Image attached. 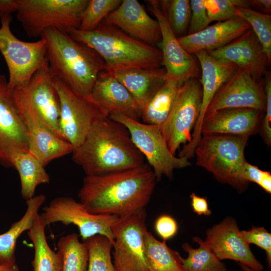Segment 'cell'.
Segmentation results:
<instances>
[{"label": "cell", "mask_w": 271, "mask_h": 271, "mask_svg": "<svg viewBox=\"0 0 271 271\" xmlns=\"http://www.w3.org/2000/svg\"><path fill=\"white\" fill-rule=\"evenodd\" d=\"M262 111L251 108H228L205 114L201 134L250 136L258 130Z\"/></svg>", "instance_id": "cell-22"}, {"label": "cell", "mask_w": 271, "mask_h": 271, "mask_svg": "<svg viewBox=\"0 0 271 271\" xmlns=\"http://www.w3.org/2000/svg\"><path fill=\"white\" fill-rule=\"evenodd\" d=\"M10 167L19 173L22 197L26 201L35 196L37 187L48 184L50 178L45 166L28 152H16L9 155Z\"/></svg>", "instance_id": "cell-27"}, {"label": "cell", "mask_w": 271, "mask_h": 271, "mask_svg": "<svg viewBox=\"0 0 271 271\" xmlns=\"http://www.w3.org/2000/svg\"><path fill=\"white\" fill-rule=\"evenodd\" d=\"M46 200L44 194L35 195L26 201L27 209L21 218L8 231L0 234V265L16 264V246L20 235L32 226L36 216Z\"/></svg>", "instance_id": "cell-26"}, {"label": "cell", "mask_w": 271, "mask_h": 271, "mask_svg": "<svg viewBox=\"0 0 271 271\" xmlns=\"http://www.w3.org/2000/svg\"><path fill=\"white\" fill-rule=\"evenodd\" d=\"M144 238L148 271H184L180 254L170 248L165 240H158L148 230Z\"/></svg>", "instance_id": "cell-30"}, {"label": "cell", "mask_w": 271, "mask_h": 271, "mask_svg": "<svg viewBox=\"0 0 271 271\" xmlns=\"http://www.w3.org/2000/svg\"><path fill=\"white\" fill-rule=\"evenodd\" d=\"M72 154V160L86 175L128 169L145 163L127 129L109 117L95 122Z\"/></svg>", "instance_id": "cell-2"}, {"label": "cell", "mask_w": 271, "mask_h": 271, "mask_svg": "<svg viewBox=\"0 0 271 271\" xmlns=\"http://www.w3.org/2000/svg\"><path fill=\"white\" fill-rule=\"evenodd\" d=\"M146 217L144 209L119 218L112 226L116 271H148L144 238Z\"/></svg>", "instance_id": "cell-13"}, {"label": "cell", "mask_w": 271, "mask_h": 271, "mask_svg": "<svg viewBox=\"0 0 271 271\" xmlns=\"http://www.w3.org/2000/svg\"><path fill=\"white\" fill-rule=\"evenodd\" d=\"M182 84L167 79L141 109L143 123L160 126L168 116Z\"/></svg>", "instance_id": "cell-29"}, {"label": "cell", "mask_w": 271, "mask_h": 271, "mask_svg": "<svg viewBox=\"0 0 271 271\" xmlns=\"http://www.w3.org/2000/svg\"><path fill=\"white\" fill-rule=\"evenodd\" d=\"M28 153L44 166L52 161L72 153L73 146L42 125L27 128Z\"/></svg>", "instance_id": "cell-25"}, {"label": "cell", "mask_w": 271, "mask_h": 271, "mask_svg": "<svg viewBox=\"0 0 271 271\" xmlns=\"http://www.w3.org/2000/svg\"><path fill=\"white\" fill-rule=\"evenodd\" d=\"M11 15L1 18L0 52L9 73L8 85L13 91L26 83L47 59V44L43 37L36 42H25L12 33Z\"/></svg>", "instance_id": "cell-9"}, {"label": "cell", "mask_w": 271, "mask_h": 271, "mask_svg": "<svg viewBox=\"0 0 271 271\" xmlns=\"http://www.w3.org/2000/svg\"><path fill=\"white\" fill-rule=\"evenodd\" d=\"M251 6L257 7L262 10L265 14L270 15L271 11L270 0L250 1Z\"/></svg>", "instance_id": "cell-45"}, {"label": "cell", "mask_w": 271, "mask_h": 271, "mask_svg": "<svg viewBox=\"0 0 271 271\" xmlns=\"http://www.w3.org/2000/svg\"><path fill=\"white\" fill-rule=\"evenodd\" d=\"M121 2V0H89L82 14L78 29L82 31L95 30Z\"/></svg>", "instance_id": "cell-35"}, {"label": "cell", "mask_w": 271, "mask_h": 271, "mask_svg": "<svg viewBox=\"0 0 271 271\" xmlns=\"http://www.w3.org/2000/svg\"><path fill=\"white\" fill-rule=\"evenodd\" d=\"M89 0H17V19L31 37L54 28L68 33L79 29Z\"/></svg>", "instance_id": "cell-7"}, {"label": "cell", "mask_w": 271, "mask_h": 271, "mask_svg": "<svg viewBox=\"0 0 271 271\" xmlns=\"http://www.w3.org/2000/svg\"><path fill=\"white\" fill-rule=\"evenodd\" d=\"M90 97L109 116L120 114L140 121L141 110L127 89L106 70L98 76Z\"/></svg>", "instance_id": "cell-21"}, {"label": "cell", "mask_w": 271, "mask_h": 271, "mask_svg": "<svg viewBox=\"0 0 271 271\" xmlns=\"http://www.w3.org/2000/svg\"><path fill=\"white\" fill-rule=\"evenodd\" d=\"M251 29L239 17L208 26L197 33L177 38L181 46L188 53L208 52L230 43Z\"/></svg>", "instance_id": "cell-23"}, {"label": "cell", "mask_w": 271, "mask_h": 271, "mask_svg": "<svg viewBox=\"0 0 271 271\" xmlns=\"http://www.w3.org/2000/svg\"><path fill=\"white\" fill-rule=\"evenodd\" d=\"M104 20L130 36L154 46L162 36L159 24L137 0H123Z\"/></svg>", "instance_id": "cell-19"}, {"label": "cell", "mask_w": 271, "mask_h": 271, "mask_svg": "<svg viewBox=\"0 0 271 271\" xmlns=\"http://www.w3.org/2000/svg\"><path fill=\"white\" fill-rule=\"evenodd\" d=\"M265 101L262 86L248 71L238 68L216 92L206 114L228 108H251L263 111Z\"/></svg>", "instance_id": "cell-16"}, {"label": "cell", "mask_w": 271, "mask_h": 271, "mask_svg": "<svg viewBox=\"0 0 271 271\" xmlns=\"http://www.w3.org/2000/svg\"><path fill=\"white\" fill-rule=\"evenodd\" d=\"M41 37L47 44V58L52 76L75 92L90 96L98 75L105 69L99 55L68 33L46 29Z\"/></svg>", "instance_id": "cell-3"}, {"label": "cell", "mask_w": 271, "mask_h": 271, "mask_svg": "<svg viewBox=\"0 0 271 271\" xmlns=\"http://www.w3.org/2000/svg\"><path fill=\"white\" fill-rule=\"evenodd\" d=\"M109 117L127 129L133 144L153 170L157 181L163 176L171 180L174 170L191 165L189 159L176 157L171 152L159 126L146 124L120 114Z\"/></svg>", "instance_id": "cell-8"}, {"label": "cell", "mask_w": 271, "mask_h": 271, "mask_svg": "<svg viewBox=\"0 0 271 271\" xmlns=\"http://www.w3.org/2000/svg\"><path fill=\"white\" fill-rule=\"evenodd\" d=\"M248 138L220 134L202 136L194 151L196 164L212 173L219 182L238 192L244 191L249 183L242 177Z\"/></svg>", "instance_id": "cell-5"}, {"label": "cell", "mask_w": 271, "mask_h": 271, "mask_svg": "<svg viewBox=\"0 0 271 271\" xmlns=\"http://www.w3.org/2000/svg\"><path fill=\"white\" fill-rule=\"evenodd\" d=\"M244 240L248 244H254L265 251L269 268L271 266V233L263 227L253 226L248 230L240 231Z\"/></svg>", "instance_id": "cell-38"}, {"label": "cell", "mask_w": 271, "mask_h": 271, "mask_svg": "<svg viewBox=\"0 0 271 271\" xmlns=\"http://www.w3.org/2000/svg\"><path fill=\"white\" fill-rule=\"evenodd\" d=\"M156 182L153 170L145 163L128 169L86 175L78 197L91 213L121 218L145 209Z\"/></svg>", "instance_id": "cell-1"}, {"label": "cell", "mask_w": 271, "mask_h": 271, "mask_svg": "<svg viewBox=\"0 0 271 271\" xmlns=\"http://www.w3.org/2000/svg\"><path fill=\"white\" fill-rule=\"evenodd\" d=\"M191 13L190 1H167V19L170 28L177 38L183 36L188 28Z\"/></svg>", "instance_id": "cell-36"}, {"label": "cell", "mask_w": 271, "mask_h": 271, "mask_svg": "<svg viewBox=\"0 0 271 271\" xmlns=\"http://www.w3.org/2000/svg\"><path fill=\"white\" fill-rule=\"evenodd\" d=\"M68 34L95 51L103 60L106 70L162 65L160 49L130 36L104 20L93 31L75 29Z\"/></svg>", "instance_id": "cell-4"}, {"label": "cell", "mask_w": 271, "mask_h": 271, "mask_svg": "<svg viewBox=\"0 0 271 271\" xmlns=\"http://www.w3.org/2000/svg\"><path fill=\"white\" fill-rule=\"evenodd\" d=\"M53 83L60 100L61 136L75 149L82 144L95 122L109 116L90 95H81L54 77Z\"/></svg>", "instance_id": "cell-10"}, {"label": "cell", "mask_w": 271, "mask_h": 271, "mask_svg": "<svg viewBox=\"0 0 271 271\" xmlns=\"http://www.w3.org/2000/svg\"><path fill=\"white\" fill-rule=\"evenodd\" d=\"M57 245L62 255L63 271H87V248L83 241H80L77 233L61 237Z\"/></svg>", "instance_id": "cell-32"}, {"label": "cell", "mask_w": 271, "mask_h": 271, "mask_svg": "<svg viewBox=\"0 0 271 271\" xmlns=\"http://www.w3.org/2000/svg\"><path fill=\"white\" fill-rule=\"evenodd\" d=\"M207 52L217 60L233 63L246 70L256 80L265 74L269 63L251 29L228 44Z\"/></svg>", "instance_id": "cell-20"}, {"label": "cell", "mask_w": 271, "mask_h": 271, "mask_svg": "<svg viewBox=\"0 0 271 271\" xmlns=\"http://www.w3.org/2000/svg\"><path fill=\"white\" fill-rule=\"evenodd\" d=\"M200 64L202 88L201 105L199 116L191 135V141L184 145L179 157L188 159L194 156V151L202 137L201 127L207 108L213 97L222 86L236 72L238 67L234 64L217 60L207 52L194 54Z\"/></svg>", "instance_id": "cell-15"}, {"label": "cell", "mask_w": 271, "mask_h": 271, "mask_svg": "<svg viewBox=\"0 0 271 271\" xmlns=\"http://www.w3.org/2000/svg\"><path fill=\"white\" fill-rule=\"evenodd\" d=\"M0 271H20L17 265H0Z\"/></svg>", "instance_id": "cell-46"}, {"label": "cell", "mask_w": 271, "mask_h": 271, "mask_svg": "<svg viewBox=\"0 0 271 271\" xmlns=\"http://www.w3.org/2000/svg\"><path fill=\"white\" fill-rule=\"evenodd\" d=\"M236 16L247 23L262 46L268 62L271 60V16L250 8L238 7Z\"/></svg>", "instance_id": "cell-34"}, {"label": "cell", "mask_w": 271, "mask_h": 271, "mask_svg": "<svg viewBox=\"0 0 271 271\" xmlns=\"http://www.w3.org/2000/svg\"><path fill=\"white\" fill-rule=\"evenodd\" d=\"M147 2L161 29L162 39L159 45L162 53V65L166 71V80L173 79L183 84L195 77V59L181 46L168 24L166 16L167 1L152 0Z\"/></svg>", "instance_id": "cell-14"}, {"label": "cell", "mask_w": 271, "mask_h": 271, "mask_svg": "<svg viewBox=\"0 0 271 271\" xmlns=\"http://www.w3.org/2000/svg\"><path fill=\"white\" fill-rule=\"evenodd\" d=\"M82 241L88 250L87 271H116L111 255L113 244L107 237L98 234Z\"/></svg>", "instance_id": "cell-33"}, {"label": "cell", "mask_w": 271, "mask_h": 271, "mask_svg": "<svg viewBox=\"0 0 271 271\" xmlns=\"http://www.w3.org/2000/svg\"><path fill=\"white\" fill-rule=\"evenodd\" d=\"M264 91L265 95V115L261 123V132L265 144H271V78L267 74L264 80Z\"/></svg>", "instance_id": "cell-41"}, {"label": "cell", "mask_w": 271, "mask_h": 271, "mask_svg": "<svg viewBox=\"0 0 271 271\" xmlns=\"http://www.w3.org/2000/svg\"><path fill=\"white\" fill-rule=\"evenodd\" d=\"M28 152L27 130L18 112L13 91L0 75V162L10 167L9 155Z\"/></svg>", "instance_id": "cell-18"}, {"label": "cell", "mask_w": 271, "mask_h": 271, "mask_svg": "<svg viewBox=\"0 0 271 271\" xmlns=\"http://www.w3.org/2000/svg\"><path fill=\"white\" fill-rule=\"evenodd\" d=\"M201 98V85L195 77L188 79L179 87L168 116L159 126L173 154L181 145L191 141V132L200 114Z\"/></svg>", "instance_id": "cell-11"}, {"label": "cell", "mask_w": 271, "mask_h": 271, "mask_svg": "<svg viewBox=\"0 0 271 271\" xmlns=\"http://www.w3.org/2000/svg\"><path fill=\"white\" fill-rule=\"evenodd\" d=\"M46 226L38 214L27 234L34 248L32 264L34 271H63V258L61 252H56L47 242Z\"/></svg>", "instance_id": "cell-28"}, {"label": "cell", "mask_w": 271, "mask_h": 271, "mask_svg": "<svg viewBox=\"0 0 271 271\" xmlns=\"http://www.w3.org/2000/svg\"><path fill=\"white\" fill-rule=\"evenodd\" d=\"M13 94L26 127L42 125L62 139L59 128L60 100L47 58L30 79L15 88Z\"/></svg>", "instance_id": "cell-6"}, {"label": "cell", "mask_w": 271, "mask_h": 271, "mask_svg": "<svg viewBox=\"0 0 271 271\" xmlns=\"http://www.w3.org/2000/svg\"><path fill=\"white\" fill-rule=\"evenodd\" d=\"M40 215L46 226L56 222L76 226L82 241L99 234L105 236L113 244L114 236L112 228L119 219L114 215L91 213L80 201L66 196L53 199L43 208Z\"/></svg>", "instance_id": "cell-12"}, {"label": "cell", "mask_w": 271, "mask_h": 271, "mask_svg": "<svg viewBox=\"0 0 271 271\" xmlns=\"http://www.w3.org/2000/svg\"><path fill=\"white\" fill-rule=\"evenodd\" d=\"M155 230L163 240L166 241L176 234L178 231V225L172 217L168 215H163L156 220Z\"/></svg>", "instance_id": "cell-42"}, {"label": "cell", "mask_w": 271, "mask_h": 271, "mask_svg": "<svg viewBox=\"0 0 271 271\" xmlns=\"http://www.w3.org/2000/svg\"><path fill=\"white\" fill-rule=\"evenodd\" d=\"M110 72L127 89L141 110L166 80L165 69L161 66Z\"/></svg>", "instance_id": "cell-24"}, {"label": "cell", "mask_w": 271, "mask_h": 271, "mask_svg": "<svg viewBox=\"0 0 271 271\" xmlns=\"http://www.w3.org/2000/svg\"><path fill=\"white\" fill-rule=\"evenodd\" d=\"M192 239L199 247L194 248L188 243L183 244V250L188 253L186 258L182 256L180 258L184 271H227L225 264L217 257L202 239L197 236Z\"/></svg>", "instance_id": "cell-31"}, {"label": "cell", "mask_w": 271, "mask_h": 271, "mask_svg": "<svg viewBox=\"0 0 271 271\" xmlns=\"http://www.w3.org/2000/svg\"><path fill=\"white\" fill-rule=\"evenodd\" d=\"M239 264L243 271H254L251 268L244 264L239 263Z\"/></svg>", "instance_id": "cell-47"}, {"label": "cell", "mask_w": 271, "mask_h": 271, "mask_svg": "<svg viewBox=\"0 0 271 271\" xmlns=\"http://www.w3.org/2000/svg\"><path fill=\"white\" fill-rule=\"evenodd\" d=\"M18 9L17 0H0V18L17 12Z\"/></svg>", "instance_id": "cell-44"}, {"label": "cell", "mask_w": 271, "mask_h": 271, "mask_svg": "<svg viewBox=\"0 0 271 271\" xmlns=\"http://www.w3.org/2000/svg\"><path fill=\"white\" fill-rule=\"evenodd\" d=\"M242 177L246 181L257 184L266 192L270 194L271 174L269 172L262 171L246 162L243 168Z\"/></svg>", "instance_id": "cell-40"}, {"label": "cell", "mask_w": 271, "mask_h": 271, "mask_svg": "<svg viewBox=\"0 0 271 271\" xmlns=\"http://www.w3.org/2000/svg\"><path fill=\"white\" fill-rule=\"evenodd\" d=\"M204 6L211 22H223L233 19L238 7L250 8V1L204 0Z\"/></svg>", "instance_id": "cell-37"}, {"label": "cell", "mask_w": 271, "mask_h": 271, "mask_svg": "<svg viewBox=\"0 0 271 271\" xmlns=\"http://www.w3.org/2000/svg\"><path fill=\"white\" fill-rule=\"evenodd\" d=\"M190 1L191 13L188 35L203 30L211 22L204 6V0Z\"/></svg>", "instance_id": "cell-39"}, {"label": "cell", "mask_w": 271, "mask_h": 271, "mask_svg": "<svg viewBox=\"0 0 271 271\" xmlns=\"http://www.w3.org/2000/svg\"><path fill=\"white\" fill-rule=\"evenodd\" d=\"M190 197L191 199V206L193 211L199 215L210 216L212 212L209 209L207 199L192 193Z\"/></svg>", "instance_id": "cell-43"}, {"label": "cell", "mask_w": 271, "mask_h": 271, "mask_svg": "<svg viewBox=\"0 0 271 271\" xmlns=\"http://www.w3.org/2000/svg\"><path fill=\"white\" fill-rule=\"evenodd\" d=\"M204 242L220 260L232 259L254 271L263 269L249 245L243 239L237 223L232 217H227L208 228Z\"/></svg>", "instance_id": "cell-17"}]
</instances>
